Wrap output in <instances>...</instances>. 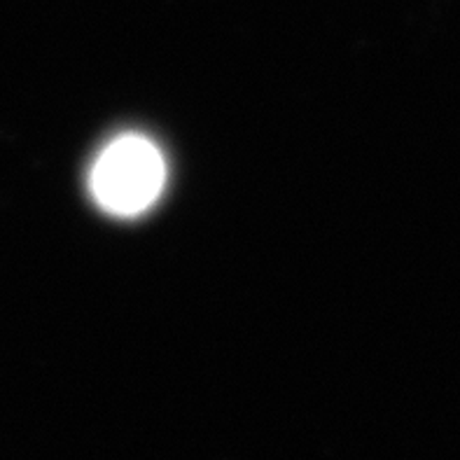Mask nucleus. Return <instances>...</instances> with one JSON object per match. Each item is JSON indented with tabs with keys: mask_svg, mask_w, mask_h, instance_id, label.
Wrapping results in <instances>:
<instances>
[{
	"mask_svg": "<svg viewBox=\"0 0 460 460\" xmlns=\"http://www.w3.org/2000/svg\"><path fill=\"white\" fill-rule=\"evenodd\" d=\"M166 185L164 155L147 136L112 138L89 171L93 201L115 217H136L157 204Z\"/></svg>",
	"mask_w": 460,
	"mask_h": 460,
	"instance_id": "f257e3e1",
	"label": "nucleus"
}]
</instances>
